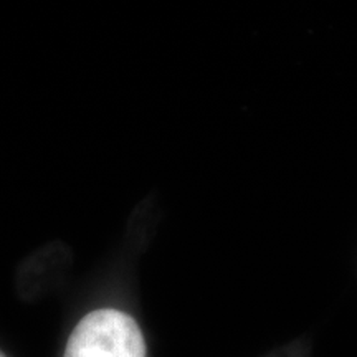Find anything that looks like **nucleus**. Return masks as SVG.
<instances>
[{"label": "nucleus", "instance_id": "nucleus-2", "mask_svg": "<svg viewBox=\"0 0 357 357\" xmlns=\"http://www.w3.org/2000/svg\"><path fill=\"white\" fill-rule=\"evenodd\" d=\"M0 357H6V354H3V352H2V351H0Z\"/></svg>", "mask_w": 357, "mask_h": 357}, {"label": "nucleus", "instance_id": "nucleus-1", "mask_svg": "<svg viewBox=\"0 0 357 357\" xmlns=\"http://www.w3.org/2000/svg\"><path fill=\"white\" fill-rule=\"evenodd\" d=\"M63 357H149L139 323L116 307H100L79 319Z\"/></svg>", "mask_w": 357, "mask_h": 357}]
</instances>
